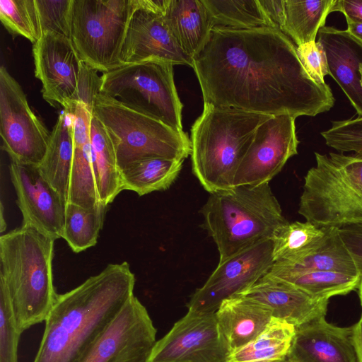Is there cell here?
<instances>
[{
	"mask_svg": "<svg viewBox=\"0 0 362 362\" xmlns=\"http://www.w3.org/2000/svg\"><path fill=\"white\" fill-rule=\"evenodd\" d=\"M193 69L204 105L268 115L315 116L335 99L312 79L296 47L276 28L215 27Z\"/></svg>",
	"mask_w": 362,
	"mask_h": 362,
	"instance_id": "6da1fadb",
	"label": "cell"
},
{
	"mask_svg": "<svg viewBox=\"0 0 362 362\" xmlns=\"http://www.w3.org/2000/svg\"><path fill=\"white\" fill-rule=\"evenodd\" d=\"M135 282L123 262L58 294L33 362H78L134 295Z\"/></svg>",
	"mask_w": 362,
	"mask_h": 362,
	"instance_id": "7a4b0ae2",
	"label": "cell"
},
{
	"mask_svg": "<svg viewBox=\"0 0 362 362\" xmlns=\"http://www.w3.org/2000/svg\"><path fill=\"white\" fill-rule=\"evenodd\" d=\"M54 241L23 225L0 237V280L22 332L45 322L58 295L53 284Z\"/></svg>",
	"mask_w": 362,
	"mask_h": 362,
	"instance_id": "3957f363",
	"label": "cell"
},
{
	"mask_svg": "<svg viewBox=\"0 0 362 362\" xmlns=\"http://www.w3.org/2000/svg\"><path fill=\"white\" fill-rule=\"evenodd\" d=\"M272 115L204 105L191 129L192 170L210 194L233 187L257 128Z\"/></svg>",
	"mask_w": 362,
	"mask_h": 362,
	"instance_id": "277c9868",
	"label": "cell"
},
{
	"mask_svg": "<svg viewBox=\"0 0 362 362\" xmlns=\"http://www.w3.org/2000/svg\"><path fill=\"white\" fill-rule=\"evenodd\" d=\"M200 212L202 226L217 247L219 262L272 239L288 222L269 183L235 186L211 193Z\"/></svg>",
	"mask_w": 362,
	"mask_h": 362,
	"instance_id": "5b68a950",
	"label": "cell"
},
{
	"mask_svg": "<svg viewBox=\"0 0 362 362\" xmlns=\"http://www.w3.org/2000/svg\"><path fill=\"white\" fill-rule=\"evenodd\" d=\"M304 178L298 214L319 227L362 224V157L315 153Z\"/></svg>",
	"mask_w": 362,
	"mask_h": 362,
	"instance_id": "8992f818",
	"label": "cell"
},
{
	"mask_svg": "<svg viewBox=\"0 0 362 362\" xmlns=\"http://www.w3.org/2000/svg\"><path fill=\"white\" fill-rule=\"evenodd\" d=\"M93 114L112 140L120 172L148 158L184 161L191 155V141L184 131L174 130L100 93L95 98Z\"/></svg>",
	"mask_w": 362,
	"mask_h": 362,
	"instance_id": "52a82bcc",
	"label": "cell"
},
{
	"mask_svg": "<svg viewBox=\"0 0 362 362\" xmlns=\"http://www.w3.org/2000/svg\"><path fill=\"white\" fill-rule=\"evenodd\" d=\"M101 81V94L183 131V105L175 88L173 64L153 59L121 64L103 73Z\"/></svg>",
	"mask_w": 362,
	"mask_h": 362,
	"instance_id": "ba28073f",
	"label": "cell"
},
{
	"mask_svg": "<svg viewBox=\"0 0 362 362\" xmlns=\"http://www.w3.org/2000/svg\"><path fill=\"white\" fill-rule=\"evenodd\" d=\"M134 0H72L71 41L81 60L105 73L120 53Z\"/></svg>",
	"mask_w": 362,
	"mask_h": 362,
	"instance_id": "9c48e42d",
	"label": "cell"
},
{
	"mask_svg": "<svg viewBox=\"0 0 362 362\" xmlns=\"http://www.w3.org/2000/svg\"><path fill=\"white\" fill-rule=\"evenodd\" d=\"M0 134L2 149L11 162L36 167L46 154L51 134L4 66L0 68Z\"/></svg>",
	"mask_w": 362,
	"mask_h": 362,
	"instance_id": "30bf717a",
	"label": "cell"
},
{
	"mask_svg": "<svg viewBox=\"0 0 362 362\" xmlns=\"http://www.w3.org/2000/svg\"><path fill=\"white\" fill-rule=\"evenodd\" d=\"M156 336L146 308L133 295L78 362H148Z\"/></svg>",
	"mask_w": 362,
	"mask_h": 362,
	"instance_id": "8fae6325",
	"label": "cell"
},
{
	"mask_svg": "<svg viewBox=\"0 0 362 362\" xmlns=\"http://www.w3.org/2000/svg\"><path fill=\"white\" fill-rule=\"evenodd\" d=\"M272 240L259 242L218 262L204 285L187 303L188 310L198 313H215L221 303L252 286L271 269Z\"/></svg>",
	"mask_w": 362,
	"mask_h": 362,
	"instance_id": "7c38bea8",
	"label": "cell"
},
{
	"mask_svg": "<svg viewBox=\"0 0 362 362\" xmlns=\"http://www.w3.org/2000/svg\"><path fill=\"white\" fill-rule=\"evenodd\" d=\"M168 0H134L120 53L121 64L161 59L193 67V59L180 47L163 13Z\"/></svg>",
	"mask_w": 362,
	"mask_h": 362,
	"instance_id": "4fadbf2b",
	"label": "cell"
},
{
	"mask_svg": "<svg viewBox=\"0 0 362 362\" xmlns=\"http://www.w3.org/2000/svg\"><path fill=\"white\" fill-rule=\"evenodd\" d=\"M229 354L215 313L188 310L156 341L148 362H227Z\"/></svg>",
	"mask_w": 362,
	"mask_h": 362,
	"instance_id": "5bb4252c",
	"label": "cell"
},
{
	"mask_svg": "<svg viewBox=\"0 0 362 362\" xmlns=\"http://www.w3.org/2000/svg\"><path fill=\"white\" fill-rule=\"evenodd\" d=\"M296 119L274 115L257 128L235 173L233 187L269 183L298 153Z\"/></svg>",
	"mask_w": 362,
	"mask_h": 362,
	"instance_id": "9a60e30c",
	"label": "cell"
},
{
	"mask_svg": "<svg viewBox=\"0 0 362 362\" xmlns=\"http://www.w3.org/2000/svg\"><path fill=\"white\" fill-rule=\"evenodd\" d=\"M35 76L41 81L43 98L52 106L71 111L77 103L82 61L70 39L47 32L33 45Z\"/></svg>",
	"mask_w": 362,
	"mask_h": 362,
	"instance_id": "2e32d148",
	"label": "cell"
},
{
	"mask_svg": "<svg viewBox=\"0 0 362 362\" xmlns=\"http://www.w3.org/2000/svg\"><path fill=\"white\" fill-rule=\"evenodd\" d=\"M11 181L23 224L56 240L64 233L66 202L42 177L37 167L11 162Z\"/></svg>",
	"mask_w": 362,
	"mask_h": 362,
	"instance_id": "e0dca14e",
	"label": "cell"
},
{
	"mask_svg": "<svg viewBox=\"0 0 362 362\" xmlns=\"http://www.w3.org/2000/svg\"><path fill=\"white\" fill-rule=\"evenodd\" d=\"M236 296L265 305L271 309L274 317L296 327L325 317L329 303V299L314 297L269 272Z\"/></svg>",
	"mask_w": 362,
	"mask_h": 362,
	"instance_id": "ac0fdd59",
	"label": "cell"
},
{
	"mask_svg": "<svg viewBox=\"0 0 362 362\" xmlns=\"http://www.w3.org/2000/svg\"><path fill=\"white\" fill-rule=\"evenodd\" d=\"M296 328L287 360L293 362H357L351 327L334 325L322 317Z\"/></svg>",
	"mask_w": 362,
	"mask_h": 362,
	"instance_id": "d6986e66",
	"label": "cell"
},
{
	"mask_svg": "<svg viewBox=\"0 0 362 362\" xmlns=\"http://www.w3.org/2000/svg\"><path fill=\"white\" fill-rule=\"evenodd\" d=\"M318 41L323 46L329 75L345 93L358 117H362V86L360 66L362 64V43L347 30L324 26L318 32Z\"/></svg>",
	"mask_w": 362,
	"mask_h": 362,
	"instance_id": "ffe728a7",
	"label": "cell"
},
{
	"mask_svg": "<svg viewBox=\"0 0 362 362\" xmlns=\"http://www.w3.org/2000/svg\"><path fill=\"white\" fill-rule=\"evenodd\" d=\"M93 109L81 102L71 112L75 117L74 156L67 202L83 207L100 204L94 177L90 136Z\"/></svg>",
	"mask_w": 362,
	"mask_h": 362,
	"instance_id": "44dd1931",
	"label": "cell"
},
{
	"mask_svg": "<svg viewBox=\"0 0 362 362\" xmlns=\"http://www.w3.org/2000/svg\"><path fill=\"white\" fill-rule=\"evenodd\" d=\"M215 315L230 354L258 337L273 317L269 308L242 296L223 300Z\"/></svg>",
	"mask_w": 362,
	"mask_h": 362,
	"instance_id": "7402d4cb",
	"label": "cell"
},
{
	"mask_svg": "<svg viewBox=\"0 0 362 362\" xmlns=\"http://www.w3.org/2000/svg\"><path fill=\"white\" fill-rule=\"evenodd\" d=\"M162 15L180 47L194 59L209 41L214 28L202 0H168Z\"/></svg>",
	"mask_w": 362,
	"mask_h": 362,
	"instance_id": "603a6c76",
	"label": "cell"
},
{
	"mask_svg": "<svg viewBox=\"0 0 362 362\" xmlns=\"http://www.w3.org/2000/svg\"><path fill=\"white\" fill-rule=\"evenodd\" d=\"M75 117L63 110L52 129L46 154L37 169L67 203L74 156Z\"/></svg>",
	"mask_w": 362,
	"mask_h": 362,
	"instance_id": "cb8c5ba5",
	"label": "cell"
},
{
	"mask_svg": "<svg viewBox=\"0 0 362 362\" xmlns=\"http://www.w3.org/2000/svg\"><path fill=\"white\" fill-rule=\"evenodd\" d=\"M315 271L361 276L340 235L339 228L328 227L325 240L313 252L293 261L275 262L269 272L279 276L287 274Z\"/></svg>",
	"mask_w": 362,
	"mask_h": 362,
	"instance_id": "d4e9b609",
	"label": "cell"
},
{
	"mask_svg": "<svg viewBox=\"0 0 362 362\" xmlns=\"http://www.w3.org/2000/svg\"><path fill=\"white\" fill-rule=\"evenodd\" d=\"M90 136L96 189L101 204L107 206L122 191L121 173L112 140L100 121L93 114Z\"/></svg>",
	"mask_w": 362,
	"mask_h": 362,
	"instance_id": "484cf974",
	"label": "cell"
},
{
	"mask_svg": "<svg viewBox=\"0 0 362 362\" xmlns=\"http://www.w3.org/2000/svg\"><path fill=\"white\" fill-rule=\"evenodd\" d=\"M296 330L294 325L272 317L267 328L252 341L231 352L227 362H284Z\"/></svg>",
	"mask_w": 362,
	"mask_h": 362,
	"instance_id": "4316f807",
	"label": "cell"
},
{
	"mask_svg": "<svg viewBox=\"0 0 362 362\" xmlns=\"http://www.w3.org/2000/svg\"><path fill=\"white\" fill-rule=\"evenodd\" d=\"M336 0L284 1V21L281 30L298 46L316 41Z\"/></svg>",
	"mask_w": 362,
	"mask_h": 362,
	"instance_id": "83f0119b",
	"label": "cell"
},
{
	"mask_svg": "<svg viewBox=\"0 0 362 362\" xmlns=\"http://www.w3.org/2000/svg\"><path fill=\"white\" fill-rule=\"evenodd\" d=\"M183 160L161 158H148L134 163L122 170V190H129L139 196L165 190L177 177Z\"/></svg>",
	"mask_w": 362,
	"mask_h": 362,
	"instance_id": "f1b7e54d",
	"label": "cell"
},
{
	"mask_svg": "<svg viewBox=\"0 0 362 362\" xmlns=\"http://www.w3.org/2000/svg\"><path fill=\"white\" fill-rule=\"evenodd\" d=\"M327 232L328 228L307 221L287 222L272 239L274 262L293 261L307 256L324 243Z\"/></svg>",
	"mask_w": 362,
	"mask_h": 362,
	"instance_id": "f546056e",
	"label": "cell"
},
{
	"mask_svg": "<svg viewBox=\"0 0 362 362\" xmlns=\"http://www.w3.org/2000/svg\"><path fill=\"white\" fill-rule=\"evenodd\" d=\"M211 17L214 28L254 29L276 28L259 0H202Z\"/></svg>",
	"mask_w": 362,
	"mask_h": 362,
	"instance_id": "4dcf8cb0",
	"label": "cell"
},
{
	"mask_svg": "<svg viewBox=\"0 0 362 362\" xmlns=\"http://www.w3.org/2000/svg\"><path fill=\"white\" fill-rule=\"evenodd\" d=\"M107 206L100 204L86 208L67 202L63 237L70 248L81 252L97 243Z\"/></svg>",
	"mask_w": 362,
	"mask_h": 362,
	"instance_id": "1f68e13d",
	"label": "cell"
},
{
	"mask_svg": "<svg viewBox=\"0 0 362 362\" xmlns=\"http://www.w3.org/2000/svg\"><path fill=\"white\" fill-rule=\"evenodd\" d=\"M361 276L334 272L315 271L287 274L276 277L314 297L329 299L334 296L346 295L358 288Z\"/></svg>",
	"mask_w": 362,
	"mask_h": 362,
	"instance_id": "d6a6232c",
	"label": "cell"
},
{
	"mask_svg": "<svg viewBox=\"0 0 362 362\" xmlns=\"http://www.w3.org/2000/svg\"><path fill=\"white\" fill-rule=\"evenodd\" d=\"M0 20L11 35L33 45L42 36L35 0H0Z\"/></svg>",
	"mask_w": 362,
	"mask_h": 362,
	"instance_id": "836d02e7",
	"label": "cell"
},
{
	"mask_svg": "<svg viewBox=\"0 0 362 362\" xmlns=\"http://www.w3.org/2000/svg\"><path fill=\"white\" fill-rule=\"evenodd\" d=\"M22 333L8 288L0 280V362H18V347Z\"/></svg>",
	"mask_w": 362,
	"mask_h": 362,
	"instance_id": "e575fe53",
	"label": "cell"
},
{
	"mask_svg": "<svg viewBox=\"0 0 362 362\" xmlns=\"http://www.w3.org/2000/svg\"><path fill=\"white\" fill-rule=\"evenodd\" d=\"M325 144L340 152H354L362 157V117L332 122V127L321 132Z\"/></svg>",
	"mask_w": 362,
	"mask_h": 362,
	"instance_id": "d590c367",
	"label": "cell"
},
{
	"mask_svg": "<svg viewBox=\"0 0 362 362\" xmlns=\"http://www.w3.org/2000/svg\"><path fill=\"white\" fill-rule=\"evenodd\" d=\"M42 34L54 33L71 38L72 0H35Z\"/></svg>",
	"mask_w": 362,
	"mask_h": 362,
	"instance_id": "8d00e7d4",
	"label": "cell"
},
{
	"mask_svg": "<svg viewBox=\"0 0 362 362\" xmlns=\"http://www.w3.org/2000/svg\"><path fill=\"white\" fill-rule=\"evenodd\" d=\"M297 54L308 75L316 83L323 84L329 74L325 49L319 41L305 43L296 47Z\"/></svg>",
	"mask_w": 362,
	"mask_h": 362,
	"instance_id": "74e56055",
	"label": "cell"
},
{
	"mask_svg": "<svg viewBox=\"0 0 362 362\" xmlns=\"http://www.w3.org/2000/svg\"><path fill=\"white\" fill-rule=\"evenodd\" d=\"M339 230L359 273L362 275V224L344 226L339 228Z\"/></svg>",
	"mask_w": 362,
	"mask_h": 362,
	"instance_id": "f35d334b",
	"label": "cell"
},
{
	"mask_svg": "<svg viewBox=\"0 0 362 362\" xmlns=\"http://www.w3.org/2000/svg\"><path fill=\"white\" fill-rule=\"evenodd\" d=\"M332 11L342 13L346 21L362 23V0H336Z\"/></svg>",
	"mask_w": 362,
	"mask_h": 362,
	"instance_id": "ab89813d",
	"label": "cell"
},
{
	"mask_svg": "<svg viewBox=\"0 0 362 362\" xmlns=\"http://www.w3.org/2000/svg\"><path fill=\"white\" fill-rule=\"evenodd\" d=\"M285 0H259L267 16L276 28L281 30L284 21Z\"/></svg>",
	"mask_w": 362,
	"mask_h": 362,
	"instance_id": "60d3db41",
	"label": "cell"
},
{
	"mask_svg": "<svg viewBox=\"0 0 362 362\" xmlns=\"http://www.w3.org/2000/svg\"><path fill=\"white\" fill-rule=\"evenodd\" d=\"M351 327L352 341L357 362H362V314L359 320Z\"/></svg>",
	"mask_w": 362,
	"mask_h": 362,
	"instance_id": "b9f144b4",
	"label": "cell"
},
{
	"mask_svg": "<svg viewBox=\"0 0 362 362\" xmlns=\"http://www.w3.org/2000/svg\"><path fill=\"white\" fill-rule=\"evenodd\" d=\"M347 30L362 43V23L346 21Z\"/></svg>",
	"mask_w": 362,
	"mask_h": 362,
	"instance_id": "7bdbcfd3",
	"label": "cell"
},
{
	"mask_svg": "<svg viewBox=\"0 0 362 362\" xmlns=\"http://www.w3.org/2000/svg\"><path fill=\"white\" fill-rule=\"evenodd\" d=\"M3 213H4V207H3V204L1 203V227H0L1 233H3L6 228V221H4V218Z\"/></svg>",
	"mask_w": 362,
	"mask_h": 362,
	"instance_id": "ee69618b",
	"label": "cell"
},
{
	"mask_svg": "<svg viewBox=\"0 0 362 362\" xmlns=\"http://www.w3.org/2000/svg\"><path fill=\"white\" fill-rule=\"evenodd\" d=\"M358 296H359L361 305L362 307V275L361 276V280H360V282H359V284L358 286Z\"/></svg>",
	"mask_w": 362,
	"mask_h": 362,
	"instance_id": "f6af8a7d",
	"label": "cell"
},
{
	"mask_svg": "<svg viewBox=\"0 0 362 362\" xmlns=\"http://www.w3.org/2000/svg\"><path fill=\"white\" fill-rule=\"evenodd\" d=\"M360 74H361V86H362V64L360 66Z\"/></svg>",
	"mask_w": 362,
	"mask_h": 362,
	"instance_id": "bcb514c9",
	"label": "cell"
},
{
	"mask_svg": "<svg viewBox=\"0 0 362 362\" xmlns=\"http://www.w3.org/2000/svg\"><path fill=\"white\" fill-rule=\"evenodd\" d=\"M284 362H293V361H288L286 359Z\"/></svg>",
	"mask_w": 362,
	"mask_h": 362,
	"instance_id": "7dc6e473",
	"label": "cell"
},
{
	"mask_svg": "<svg viewBox=\"0 0 362 362\" xmlns=\"http://www.w3.org/2000/svg\"></svg>",
	"mask_w": 362,
	"mask_h": 362,
	"instance_id": "c3c4849f",
	"label": "cell"
}]
</instances>
